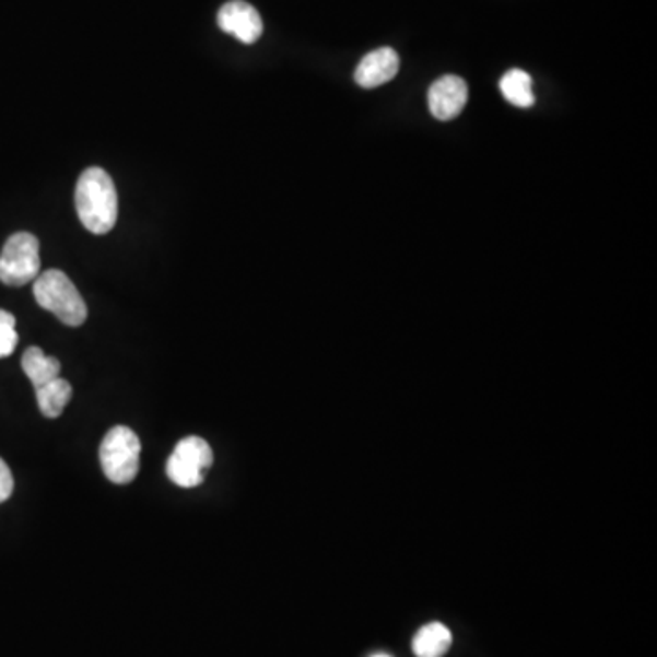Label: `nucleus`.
Segmentation results:
<instances>
[{
	"instance_id": "12",
	"label": "nucleus",
	"mask_w": 657,
	"mask_h": 657,
	"mask_svg": "<svg viewBox=\"0 0 657 657\" xmlns=\"http://www.w3.org/2000/svg\"><path fill=\"white\" fill-rule=\"evenodd\" d=\"M531 78L523 70H509L501 79V92L514 106L530 108L536 103V95L531 90Z\"/></svg>"
},
{
	"instance_id": "9",
	"label": "nucleus",
	"mask_w": 657,
	"mask_h": 657,
	"mask_svg": "<svg viewBox=\"0 0 657 657\" xmlns=\"http://www.w3.org/2000/svg\"><path fill=\"white\" fill-rule=\"evenodd\" d=\"M451 632L443 623H430L417 632L413 652L417 657H443L451 646Z\"/></svg>"
},
{
	"instance_id": "15",
	"label": "nucleus",
	"mask_w": 657,
	"mask_h": 657,
	"mask_svg": "<svg viewBox=\"0 0 657 657\" xmlns=\"http://www.w3.org/2000/svg\"><path fill=\"white\" fill-rule=\"evenodd\" d=\"M373 657H391V656H387V654H376V656Z\"/></svg>"
},
{
	"instance_id": "13",
	"label": "nucleus",
	"mask_w": 657,
	"mask_h": 657,
	"mask_svg": "<svg viewBox=\"0 0 657 657\" xmlns=\"http://www.w3.org/2000/svg\"><path fill=\"white\" fill-rule=\"evenodd\" d=\"M19 335L15 331V316L8 310L0 309V359H7L15 351Z\"/></svg>"
},
{
	"instance_id": "14",
	"label": "nucleus",
	"mask_w": 657,
	"mask_h": 657,
	"mask_svg": "<svg viewBox=\"0 0 657 657\" xmlns=\"http://www.w3.org/2000/svg\"><path fill=\"white\" fill-rule=\"evenodd\" d=\"M13 493V476L7 462L0 459V503H7Z\"/></svg>"
},
{
	"instance_id": "2",
	"label": "nucleus",
	"mask_w": 657,
	"mask_h": 657,
	"mask_svg": "<svg viewBox=\"0 0 657 657\" xmlns=\"http://www.w3.org/2000/svg\"><path fill=\"white\" fill-rule=\"evenodd\" d=\"M34 296L43 309L50 310L64 326H83L89 309L72 280L62 271L50 269L35 278Z\"/></svg>"
},
{
	"instance_id": "4",
	"label": "nucleus",
	"mask_w": 657,
	"mask_h": 657,
	"mask_svg": "<svg viewBox=\"0 0 657 657\" xmlns=\"http://www.w3.org/2000/svg\"><path fill=\"white\" fill-rule=\"evenodd\" d=\"M39 239L34 234L15 233L0 253V282L8 288H23L39 277Z\"/></svg>"
},
{
	"instance_id": "3",
	"label": "nucleus",
	"mask_w": 657,
	"mask_h": 657,
	"mask_svg": "<svg viewBox=\"0 0 657 657\" xmlns=\"http://www.w3.org/2000/svg\"><path fill=\"white\" fill-rule=\"evenodd\" d=\"M139 436L127 425H116L106 433L99 448L103 473L114 484H128L139 473Z\"/></svg>"
},
{
	"instance_id": "10",
	"label": "nucleus",
	"mask_w": 657,
	"mask_h": 657,
	"mask_svg": "<svg viewBox=\"0 0 657 657\" xmlns=\"http://www.w3.org/2000/svg\"><path fill=\"white\" fill-rule=\"evenodd\" d=\"M23 369L37 389L61 376V362L54 356H46L40 348H30L23 356Z\"/></svg>"
},
{
	"instance_id": "1",
	"label": "nucleus",
	"mask_w": 657,
	"mask_h": 657,
	"mask_svg": "<svg viewBox=\"0 0 657 657\" xmlns=\"http://www.w3.org/2000/svg\"><path fill=\"white\" fill-rule=\"evenodd\" d=\"M75 210L89 233L106 234L116 227L119 212L116 185L99 166L86 168L79 177Z\"/></svg>"
},
{
	"instance_id": "5",
	"label": "nucleus",
	"mask_w": 657,
	"mask_h": 657,
	"mask_svg": "<svg viewBox=\"0 0 657 657\" xmlns=\"http://www.w3.org/2000/svg\"><path fill=\"white\" fill-rule=\"evenodd\" d=\"M212 462L214 455L209 443L201 436H187L172 451L166 462V476L176 486L196 488L204 481Z\"/></svg>"
},
{
	"instance_id": "6",
	"label": "nucleus",
	"mask_w": 657,
	"mask_h": 657,
	"mask_svg": "<svg viewBox=\"0 0 657 657\" xmlns=\"http://www.w3.org/2000/svg\"><path fill=\"white\" fill-rule=\"evenodd\" d=\"M218 26L244 45H253L263 34L260 13L245 0H231L222 7L218 13Z\"/></svg>"
},
{
	"instance_id": "11",
	"label": "nucleus",
	"mask_w": 657,
	"mask_h": 657,
	"mask_svg": "<svg viewBox=\"0 0 657 657\" xmlns=\"http://www.w3.org/2000/svg\"><path fill=\"white\" fill-rule=\"evenodd\" d=\"M37 403H39L40 413L46 419H57L61 417L68 402L72 400V386L64 378H56L48 382L45 386L37 387Z\"/></svg>"
},
{
	"instance_id": "8",
	"label": "nucleus",
	"mask_w": 657,
	"mask_h": 657,
	"mask_svg": "<svg viewBox=\"0 0 657 657\" xmlns=\"http://www.w3.org/2000/svg\"><path fill=\"white\" fill-rule=\"evenodd\" d=\"M400 59L392 48H378L360 61L354 72V81L362 89H378L397 78Z\"/></svg>"
},
{
	"instance_id": "7",
	"label": "nucleus",
	"mask_w": 657,
	"mask_h": 657,
	"mask_svg": "<svg viewBox=\"0 0 657 657\" xmlns=\"http://www.w3.org/2000/svg\"><path fill=\"white\" fill-rule=\"evenodd\" d=\"M468 101V84L457 75H444L431 84L427 92L430 110L438 121H449L460 116Z\"/></svg>"
}]
</instances>
